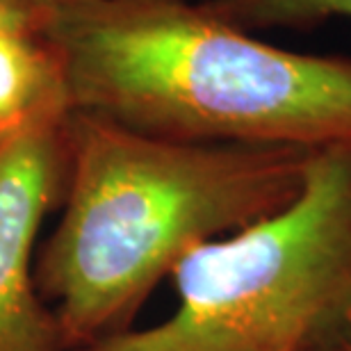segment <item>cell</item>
I'll return each instance as SVG.
<instances>
[{
    "label": "cell",
    "instance_id": "6da1fadb",
    "mask_svg": "<svg viewBox=\"0 0 351 351\" xmlns=\"http://www.w3.org/2000/svg\"><path fill=\"white\" fill-rule=\"evenodd\" d=\"M71 112L196 144L351 146V58L271 46L201 3L82 0L37 12Z\"/></svg>",
    "mask_w": 351,
    "mask_h": 351
},
{
    "label": "cell",
    "instance_id": "7a4b0ae2",
    "mask_svg": "<svg viewBox=\"0 0 351 351\" xmlns=\"http://www.w3.org/2000/svg\"><path fill=\"white\" fill-rule=\"evenodd\" d=\"M69 196L41 258L69 351L128 331L182 256L251 226L304 187L317 151L176 142L71 112Z\"/></svg>",
    "mask_w": 351,
    "mask_h": 351
},
{
    "label": "cell",
    "instance_id": "3957f363",
    "mask_svg": "<svg viewBox=\"0 0 351 351\" xmlns=\"http://www.w3.org/2000/svg\"><path fill=\"white\" fill-rule=\"evenodd\" d=\"M156 326L75 351H340L351 333V146L313 156L292 203L182 256Z\"/></svg>",
    "mask_w": 351,
    "mask_h": 351
},
{
    "label": "cell",
    "instance_id": "277c9868",
    "mask_svg": "<svg viewBox=\"0 0 351 351\" xmlns=\"http://www.w3.org/2000/svg\"><path fill=\"white\" fill-rule=\"evenodd\" d=\"M66 171V121L0 142V351H69L30 267L34 237Z\"/></svg>",
    "mask_w": 351,
    "mask_h": 351
},
{
    "label": "cell",
    "instance_id": "5b68a950",
    "mask_svg": "<svg viewBox=\"0 0 351 351\" xmlns=\"http://www.w3.org/2000/svg\"><path fill=\"white\" fill-rule=\"evenodd\" d=\"M71 114L64 73L37 32L0 30V142Z\"/></svg>",
    "mask_w": 351,
    "mask_h": 351
},
{
    "label": "cell",
    "instance_id": "8992f818",
    "mask_svg": "<svg viewBox=\"0 0 351 351\" xmlns=\"http://www.w3.org/2000/svg\"><path fill=\"white\" fill-rule=\"evenodd\" d=\"M213 16L244 32L313 27L331 19L351 21V0H203Z\"/></svg>",
    "mask_w": 351,
    "mask_h": 351
},
{
    "label": "cell",
    "instance_id": "52a82bcc",
    "mask_svg": "<svg viewBox=\"0 0 351 351\" xmlns=\"http://www.w3.org/2000/svg\"><path fill=\"white\" fill-rule=\"evenodd\" d=\"M0 30H37V12L21 0H0Z\"/></svg>",
    "mask_w": 351,
    "mask_h": 351
},
{
    "label": "cell",
    "instance_id": "ba28073f",
    "mask_svg": "<svg viewBox=\"0 0 351 351\" xmlns=\"http://www.w3.org/2000/svg\"><path fill=\"white\" fill-rule=\"evenodd\" d=\"M21 3L32 7L34 12H39V10H48V7H62V5L82 3V0H21Z\"/></svg>",
    "mask_w": 351,
    "mask_h": 351
},
{
    "label": "cell",
    "instance_id": "9c48e42d",
    "mask_svg": "<svg viewBox=\"0 0 351 351\" xmlns=\"http://www.w3.org/2000/svg\"><path fill=\"white\" fill-rule=\"evenodd\" d=\"M340 351H351V333H349V338H347V342L342 345V349Z\"/></svg>",
    "mask_w": 351,
    "mask_h": 351
}]
</instances>
